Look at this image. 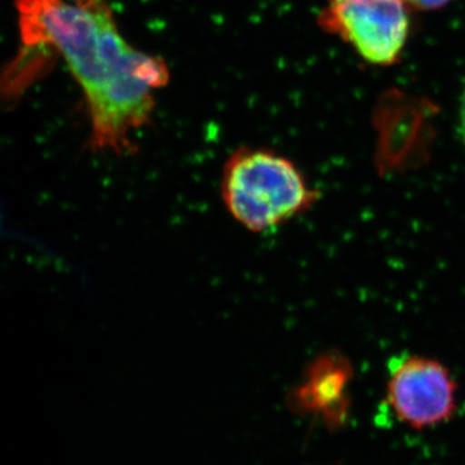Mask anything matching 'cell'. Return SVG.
I'll use <instances>...</instances> for the list:
<instances>
[{
    "mask_svg": "<svg viewBox=\"0 0 465 465\" xmlns=\"http://www.w3.org/2000/svg\"><path fill=\"white\" fill-rule=\"evenodd\" d=\"M16 9L24 48L58 52L81 85L92 150L134 152L130 134L149 124L167 84L164 61L125 42L106 0H17Z\"/></svg>",
    "mask_w": 465,
    "mask_h": 465,
    "instance_id": "1",
    "label": "cell"
},
{
    "mask_svg": "<svg viewBox=\"0 0 465 465\" xmlns=\"http://www.w3.org/2000/svg\"><path fill=\"white\" fill-rule=\"evenodd\" d=\"M222 193L231 215L258 232L283 224L317 200L290 159L264 149L242 148L228 159Z\"/></svg>",
    "mask_w": 465,
    "mask_h": 465,
    "instance_id": "2",
    "label": "cell"
},
{
    "mask_svg": "<svg viewBox=\"0 0 465 465\" xmlns=\"http://www.w3.org/2000/svg\"><path fill=\"white\" fill-rule=\"evenodd\" d=\"M320 25L378 65L399 60L410 26L405 0H327Z\"/></svg>",
    "mask_w": 465,
    "mask_h": 465,
    "instance_id": "3",
    "label": "cell"
},
{
    "mask_svg": "<svg viewBox=\"0 0 465 465\" xmlns=\"http://www.w3.org/2000/svg\"><path fill=\"white\" fill-rule=\"evenodd\" d=\"M388 402L401 421L427 430L454 416L457 382L439 361L402 357L391 363Z\"/></svg>",
    "mask_w": 465,
    "mask_h": 465,
    "instance_id": "4",
    "label": "cell"
},
{
    "mask_svg": "<svg viewBox=\"0 0 465 465\" xmlns=\"http://www.w3.org/2000/svg\"><path fill=\"white\" fill-rule=\"evenodd\" d=\"M351 376L344 357L323 354L309 366L304 384L291 391L290 409L300 414H321L329 423H336L347 406L345 390Z\"/></svg>",
    "mask_w": 465,
    "mask_h": 465,
    "instance_id": "5",
    "label": "cell"
},
{
    "mask_svg": "<svg viewBox=\"0 0 465 465\" xmlns=\"http://www.w3.org/2000/svg\"><path fill=\"white\" fill-rule=\"evenodd\" d=\"M434 106L425 100L415 99L403 92L391 91L381 96L376 108V124L381 128V153L388 154L415 149L425 142Z\"/></svg>",
    "mask_w": 465,
    "mask_h": 465,
    "instance_id": "6",
    "label": "cell"
},
{
    "mask_svg": "<svg viewBox=\"0 0 465 465\" xmlns=\"http://www.w3.org/2000/svg\"><path fill=\"white\" fill-rule=\"evenodd\" d=\"M412 7L421 9V11H432L448 5L450 0H407Z\"/></svg>",
    "mask_w": 465,
    "mask_h": 465,
    "instance_id": "7",
    "label": "cell"
},
{
    "mask_svg": "<svg viewBox=\"0 0 465 465\" xmlns=\"http://www.w3.org/2000/svg\"><path fill=\"white\" fill-rule=\"evenodd\" d=\"M461 133H463L464 142H465V91L463 101H461Z\"/></svg>",
    "mask_w": 465,
    "mask_h": 465,
    "instance_id": "8",
    "label": "cell"
},
{
    "mask_svg": "<svg viewBox=\"0 0 465 465\" xmlns=\"http://www.w3.org/2000/svg\"><path fill=\"white\" fill-rule=\"evenodd\" d=\"M75 2H87V0H75Z\"/></svg>",
    "mask_w": 465,
    "mask_h": 465,
    "instance_id": "9",
    "label": "cell"
}]
</instances>
